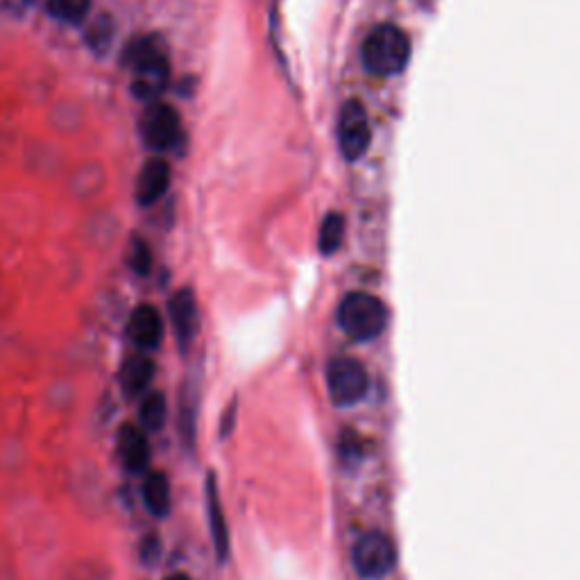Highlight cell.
<instances>
[{
	"label": "cell",
	"instance_id": "16",
	"mask_svg": "<svg viewBox=\"0 0 580 580\" xmlns=\"http://www.w3.org/2000/svg\"><path fill=\"white\" fill-rule=\"evenodd\" d=\"M345 238V218L340 213H327V218L320 225L318 247L322 254H334L340 250Z\"/></svg>",
	"mask_w": 580,
	"mask_h": 580
},
{
	"label": "cell",
	"instance_id": "14",
	"mask_svg": "<svg viewBox=\"0 0 580 580\" xmlns=\"http://www.w3.org/2000/svg\"><path fill=\"white\" fill-rule=\"evenodd\" d=\"M143 503L145 510L152 517L164 519L170 515V508H173V490H170L168 474L161 472V469H150V472L143 474Z\"/></svg>",
	"mask_w": 580,
	"mask_h": 580
},
{
	"label": "cell",
	"instance_id": "3",
	"mask_svg": "<svg viewBox=\"0 0 580 580\" xmlns=\"http://www.w3.org/2000/svg\"><path fill=\"white\" fill-rule=\"evenodd\" d=\"M388 306L370 293H349L338 304V327L356 343L379 338L388 327Z\"/></svg>",
	"mask_w": 580,
	"mask_h": 580
},
{
	"label": "cell",
	"instance_id": "9",
	"mask_svg": "<svg viewBox=\"0 0 580 580\" xmlns=\"http://www.w3.org/2000/svg\"><path fill=\"white\" fill-rule=\"evenodd\" d=\"M168 318L173 324L177 345L186 352L200 331V309L193 288H179L168 300Z\"/></svg>",
	"mask_w": 580,
	"mask_h": 580
},
{
	"label": "cell",
	"instance_id": "11",
	"mask_svg": "<svg viewBox=\"0 0 580 580\" xmlns=\"http://www.w3.org/2000/svg\"><path fill=\"white\" fill-rule=\"evenodd\" d=\"M204 506H207L209 531H211L213 549H216V558L218 562H225L229 558V549H232V544H229V526L225 519L223 501H220L216 474L213 472H209L207 481H204Z\"/></svg>",
	"mask_w": 580,
	"mask_h": 580
},
{
	"label": "cell",
	"instance_id": "13",
	"mask_svg": "<svg viewBox=\"0 0 580 580\" xmlns=\"http://www.w3.org/2000/svg\"><path fill=\"white\" fill-rule=\"evenodd\" d=\"M168 186H170L168 161L150 159L141 170L139 182H136V200H139V204H143V207H150V204L164 198Z\"/></svg>",
	"mask_w": 580,
	"mask_h": 580
},
{
	"label": "cell",
	"instance_id": "6",
	"mask_svg": "<svg viewBox=\"0 0 580 580\" xmlns=\"http://www.w3.org/2000/svg\"><path fill=\"white\" fill-rule=\"evenodd\" d=\"M397 549L395 542L383 533H368L354 544L352 549V565L358 571V576L377 580L388 576L395 569Z\"/></svg>",
	"mask_w": 580,
	"mask_h": 580
},
{
	"label": "cell",
	"instance_id": "12",
	"mask_svg": "<svg viewBox=\"0 0 580 580\" xmlns=\"http://www.w3.org/2000/svg\"><path fill=\"white\" fill-rule=\"evenodd\" d=\"M155 372H157V365H155V358H152V354L139 352V349H136L134 354L125 358L123 365H121V374H118V379H121L123 395L127 399L143 397L145 392L150 390V383L155 381Z\"/></svg>",
	"mask_w": 580,
	"mask_h": 580
},
{
	"label": "cell",
	"instance_id": "20",
	"mask_svg": "<svg viewBox=\"0 0 580 580\" xmlns=\"http://www.w3.org/2000/svg\"><path fill=\"white\" fill-rule=\"evenodd\" d=\"M159 553H161V540L157 537V533L152 531L141 540V560L145 562V565L152 567L159 560Z\"/></svg>",
	"mask_w": 580,
	"mask_h": 580
},
{
	"label": "cell",
	"instance_id": "5",
	"mask_svg": "<svg viewBox=\"0 0 580 580\" xmlns=\"http://www.w3.org/2000/svg\"><path fill=\"white\" fill-rule=\"evenodd\" d=\"M338 148L347 161H358L368 152L372 143V125L363 102L349 100L340 107L336 121Z\"/></svg>",
	"mask_w": 580,
	"mask_h": 580
},
{
	"label": "cell",
	"instance_id": "10",
	"mask_svg": "<svg viewBox=\"0 0 580 580\" xmlns=\"http://www.w3.org/2000/svg\"><path fill=\"white\" fill-rule=\"evenodd\" d=\"M116 449L121 463L130 474H145L150 467L152 449L148 431L136 422H125L116 433Z\"/></svg>",
	"mask_w": 580,
	"mask_h": 580
},
{
	"label": "cell",
	"instance_id": "8",
	"mask_svg": "<svg viewBox=\"0 0 580 580\" xmlns=\"http://www.w3.org/2000/svg\"><path fill=\"white\" fill-rule=\"evenodd\" d=\"M125 334L139 352H157L161 343H164V315H161L155 304L145 302L134 306L130 320H127Z\"/></svg>",
	"mask_w": 580,
	"mask_h": 580
},
{
	"label": "cell",
	"instance_id": "18",
	"mask_svg": "<svg viewBox=\"0 0 580 580\" xmlns=\"http://www.w3.org/2000/svg\"><path fill=\"white\" fill-rule=\"evenodd\" d=\"M127 266H130L134 275H139V277L150 275L152 250H150L148 241H143V238H139V236L132 238L130 250H127Z\"/></svg>",
	"mask_w": 580,
	"mask_h": 580
},
{
	"label": "cell",
	"instance_id": "22",
	"mask_svg": "<svg viewBox=\"0 0 580 580\" xmlns=\"http://www.w3.org/2000/svg\"><path fill=\"white\" fill-rule=\"evenodd\" d=\"M164 580H193L189 574H184V571H175V574H168Z\"/></svg>",
	"mask_w": 580,
	"mask_h": 580
},
{
	"label": "cell",
	"instance_id": "2",
	"mask_svg": "<svg viewBox=\"0 0 580 580\" xmlns=\"http://www.w3.org/2000/svg\"><path fill=\"white\" fill-rule=\"evenodd\" d=\"M127 66L132 71V89L139 98L152 100L166 89L170 62L164 41L159 37H141L127 48Z\"/></svg>",
	"mask_w": 580,
	"mask_h": 580
},
{
	"label": "cell",
	"instance_id": "7",
	"mask_svg": "<svg viewBox=\"0 0 580 580\" xmlns=\"http://www.w3.org/2000/svg\"><path fill=\"white\" fill-rule=\"evenodd\" d=\"M143 139L155 150H173L182 141V118L170 105L152 102L143 116Z\"/></svg>",
	"mask_w": 580,
	"mask_h": 580
},
{
	"label": "cell",
	"instance_id": "1",
	"mask_svg": "<svg viewBox=\"0 0 580 580\" xmlns=\"http://www.w3.org/2000/svg\"><path fill=\"white\" fill-rule=\"evenodd\" d=\"M363 68L374 78H395L411 62V39L392 23H381L361 46Z\"/></svg>",
	"mask_w": 580,
	"mask_h": 580
},
{
	"label": "cell",
	"instance_id": "4",
	"mask_svg": "<svg viewBox=\"0 0 580 580\" xmlns=\"http://www.w3.org/2000/svg\"><path fill=\"white\" fill-rule=\"evenodd\" d=\"M327 386L336 406H354L363 402L370 390L368 370L352 356H336L327 365Z\"/></svg>",
	"mask_w": 580,
	"mask_h": 580
},
{
	"label": "cell",
	"instance_id": "17",
	"mask_svg": "<svg viewBox=\"0 0 580 580\" xmlns=\"http://www.w3.org/2000/svg\"><path fill=\"white\" fill-rule=\"evenodd\" d=\"M46 10L62 23H82L91 10V0H46Z\"/></svg>",
	"mask_w": 580,
	"mask_h": 580
},
{
	"label": "cell",
	"instance_id": "15",
	"mask_svg": "<svg viewBox=\"0 0 580 580\" xmlns=\"http://www.w3.org/2000/svg\"><path fill=\"white\" fill-rule=\"evenodd\" d=\"M166 422V397L159 390H148L141 397L139 424L148 433H157Z\"/></svg>",
	"mask_w": 580,
	"mask_h": 580
},
{
	"label": "cell",
	"instance_id": "19",
	"mask_svg": "<svg viewBox=\"0 0 580 580\" xmlns=\"http://www.w3.org/2000/svg\"><path fill=\"white\" fill-rule=\"evenodd\" d=\"M109 41H112V21L107 16H100V21L89 30V44L102 50Z\"/></svg>",
	"mask_w": 580,
	"mask_h": 580
},
{
	"label": "cell",
	"instance_id": "21",
	"mask_svg": "<svg viewBox=\"0 0 580 580\" xmlns=\"http://www.w3.org/2000/svg\"><path fill=\"white\" fill-rule=\"evenodd\" d=\"M234 415H236V408H234V404H232V406H229L227 411H225L223 424H220V426H223V429H220V435H223V438H225V435H229V431H232V426H234Z\"/></svg>",
	"mask_w": 580,
	"mask_h": 580
}]
</instances>
